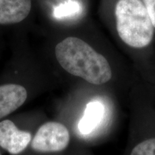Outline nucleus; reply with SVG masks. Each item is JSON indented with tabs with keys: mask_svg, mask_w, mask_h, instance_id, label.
Returning a JSON list of instances; mask_svg holds the SVG:
<instances>
[{
	"mask_svg": "<svg viewBox=\"0 0 155 155\" xmlns=\"http://www.w3.org/2000/svg\"><path fill=\"white\" fill-rule=\"evenodd\" d=\"M55 54L65 71L89 83L98 86L111 79V68L106 58L80 38L64 39L56 45Z\"/></svg>",
	"mask_w": 155,
	"mask_h": 155,
	"instance_id": "obj_1",
	"label": "nucleus"
},
{
	"mask_svg": "<svg viewBox=\"0 0 155 155\" xmlns=\"http://www.w3.org/2000/svg\"><path fill=\"white\" fill-rule=\"evenodd\" d=\"M115 15L116 30L125 44L143 48L152 42L154 27L141 0H119Z\"/></svg>",
	"mask_w": 155,
	"mask_h": 155,
	"instance_id": "obj_2",
	"label": "nucleus"
},
{
	"mask_svg": "<svg viewBox=\"0 0 155 155\" xmlns=\"http://www.w3.org/2000/svg\"><path fill=\"white\" fill-rule=\"evenodd\" d=\"M70 139L69 131L65 125L59 122L50 121L39 128L31 143V147L37 152H59L68 146Z\"/></svg>",
	"mask_w": 155,
	"mask_h": 155,
	"instance_id": "obj_3",
	"label": "nucleus"
},
{
	"mask_svg": "<svg viewBox=\"0 0 155 155\" xmlns=\"http://www.w3.org/2000/svg\"><path fill=\"white\" fill-rule=\"evenodd\" d=\"M31 139L30 132L19 130L10 120L0 122V147L9 154H20L27 148Z\"/></svg>",
	"mask_w": 155,
	"mask_h": 155,
	"instance_id": "obj_4",
	"label": "nucleus"
},
{
	"mask_svg": "<svg viewBox=\"0 0 155 155\" xmlns=\"http://www.w3.org/2000/svg\"><path fill=\"white\" fill-rule=\"evenodd\" d=\"M27 98L28 91L23 86L15 83L0 86V119L16 111Z\"/></svg>",
	"mask_w": 155,
	"mask_h": 155,
	"instance_id": "obj_5",
	"label": "nucleus"
},
{
	"mask_svg": "<svg viewBox=\"0 0 155 155\" xmlns=\"http://www.w3.org/2000/svg\"><path fill=\"white\" fill-rule=\"evenodd\" d=\"M32 0H0V25L24 21L32 9Z\"/></svg>",
	"mask_w": 155,
	"mask_h": 155,
	"instance_id": "obj_6",
	"label": "nucleus"
},
{
	"mask_svg": "<svg viewBox=\"0 0 155 155\" xmlns=\"http://www.w3.org/2000/svg\"><path fill=\"white\" fill-rule=\"evenodd\" d=\"M104 104L94 101L87 104L82 119L78 123V129L83 134H89L100 124L105 115Z\"/></svg>",
	"mask_w": 155,
	"mask_h": 155,
	"instance_id": "obj_7",
	"label": "nucleus"
},
{
	"mask_svg": "<svg viewBox=\"0 0 155 155\" xmlns=\"http://www.w3.org/2000/svg\"><path fill=\"white\" fill-rule=\"evenodd\" d=\"M80 10L81 6L77 2L69 1L56 8L55 15L58 18H63V17H67L77 14Z\"/></svg>",
	"mask_w": 155,
	"mask_h": 155,
	"instance_id": "obj_8",
	"label": "nucleus"
},
{
	"mask_svg": "<svg viewBox=\"0 0 155 155\" xmlns=\"http://www.w3.org/2000/svg\"><path fill=\"white\" fill-rule=\"evenodd\" d=\"M131 155H155V138L139 143L131 151Z\"/></svg>",
	"mask_w": 155,
	"mask_h": 155,
	"instance_id": "obj_9",
	"label": "nucleus"
},
{
	"mask_svg": "<svg viewBox=\"0 0 155 155\" xmlns=\"http://www.w3.org/2000/svg\"><path fill=\"white\" fill-rule=\"evenodd\" d=\"M141 2L146 7L155 28V0H141Z\"/></svg>",
	"mask_w": 155,
	"mask_h": 155,
	"instance_id": "obj_10",
	"label": "nucleus"
},
{
	"mask_svg": "<svg viewBox=\"0 0 155 155\" xmlns=\"http://www.w3.org/2000/svg\"><path fill=\"white\" fill-rule=\"evenodd\" d=\"M0 155H1V154H0Z\"/></svg>",
	"mask_w": 155,
	"mask_h": 155,
	"instance_id": "obj_11",
	"label": "nucleus"
}]
</instances>
